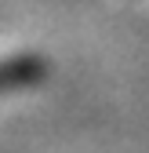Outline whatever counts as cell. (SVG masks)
<instances>
[{"label":"cell","mask_w":149,"mask_h":153,"mask_svg":"<svg viewBox=\"0 0 149 153\" xmlns=\"http://www.w3.org/2000/svg\"><path fill=\"white\" fill-rule=\"evenodd\" d=\"M44 76V62L33 59V55H18V59H4L0 62V95L7 91H22L33 88Z\"/></svg>","instance_id":"1"}]
</instances>
